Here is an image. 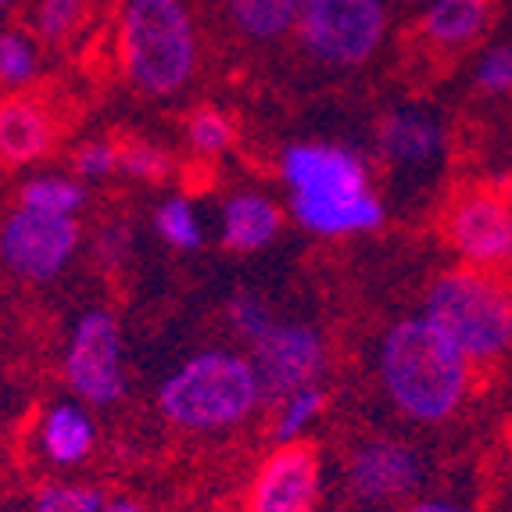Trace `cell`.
<instances>
[{
    "label": "cell",
    "instance_id": "obj_16",
    "mask_svg": "<svg viewBox=\"0 0 512 512\" xmlns=\"http://www.w3.org/2000/svg\"><path fill=\"white\" fill-rule=\"evenodd\" d=\"M54 144V119L36 97L11 94L0 101V165H33Z\"/></svg>",
    "mask_w": 512,
    "mask_h": 512
},
{
    "label": "cell",
    "instance_id": "obj_7",
    "mask_svg": "<svg viewBox=\"0 0 512 512\" xmlns=\"http://www.w3.org/2000/svg\"><path fill=\"white\" fill-rule=\"evenodd\" d=\"M61 376L72 398L90 409H111L126 398V344H122V326L115 312L90 308L72 323L69 344L61 355Z\"/></svg>",
    "mask_w": 512,
    "mask_h": 512
},
{
    "label": "cell",
    "instance_id": "obj_17",
    "mask_svg": "<svg viewBox=\"0 0 512 512\" xmlns=\"http://www.w3.org/2000/svg\"><path fill=\"white\" fill-rule=\"evenodd\" d=\"M491 26V0H434L419 22L423 40L437 51H462Z\"/></svg>",
    "mask_w": 512,
    "mask_h": 512
},
{
    "label": "cell",
    "instance_id": "obj_8",
    "mask_svg": "<svg viewBox=\"0 0 512 512\" xmlns=\"http://www.w3.org/2000/svg\"><path fill=\"white\" fill-rule=\"evenodd\" d=\"M427 462L416 444L391 434L359 437L344 455V491L362 509H391L419 495Z\"/></svg>",
    "mask_w": 512,
    "mask_h": 512
},
{
    "label": "cell",
    "instance_id": "obj_20",
    "mask_svg": "<svg viewBox=\"0 0 512 512\" xmlns=\"http://www.w3.org/2000/svg\"><path fill=\"white\" fill-rule=\"evenodd\" d=\"M18 208L58 219H79L86 208V187L76 176H36L18 190Z\"/></svg>",
    "mask_w": 512,
    "mask_h": 512
},
{
    "label": "cell",
    "instance_id": "obj_19",
    "mask_svg": "<svg viewBox=\"0 0 512 512\" xmlns=\"http://www.w3.org/2000/svg\"><path fill=\"white\" fill-rule=\"evenodd\" d=\"M326 387L323 384H308L301 391L287 394L273 405V419H269V441L273 448H283V444H298L305 441V434L316 427L326 412Z\"/></svg>",
    "mask_w": 512,
    "mask_h": 512
},
{
    "label": "cell",
    "instance_id": "obj_25",
    "mask_svg": "<svg viewBox=\"0 0 512 512\" xmlns=\"http://www.w3.org/2000/svg\"><path fill=\"white\" fill-rule=\"evenodd\" d=\"M187 144L201 158H219L233 147V122L215 108H201L187 119Z\"/></svg>",
    "mask_w": 512,
    "mask_h": 512
},
{
    "label": "cell",
    "instance_id": "obj_5",
    "mask_svg": "<svg viewBox=\"0 0 512 512\" xmlns=\"http://www.w3.org/2000/svg\"><path fill=\"white\" fill-rule=\"evenodd\" d=\"M423 316L473 362L491 366L512 351V291L484 269H444L423 298Z\"/></svg>",
    "mask_w": 512,
    "mask_h": 512
},
{
    "label": "cell",
    "instance_id": "obj_33",
    "mask_svg": "<svg viewBox=\"0 0 512 512\" xmlns=\"http://www.w3.org/2000/svg\"><path fill=\"white\" fill-rule=\"evenodd\" d=\"M4 8H11V0H0V11H4Z\"/></svg>",
    "mask_w": 512,
    "mask_h": 512
},
{
    "label": "cell",
    "instance_id": "obj_18",
    "mask_svg": "<svg viewBox=\"0 0 512 512\" xmlns=\"http://www.w3.org/2000/svg\"><path fill=\"white\" fill-rule=\"evenodd\" d=\"M305 0H226V15L240 36L258 43H273L294 33Z\"/></svg>",
    "mask_w": 512,
    "mask_h": 512
},
{
    "label": "cell",
    "instance_id": "obj_26",
    "mask_svg": "<svg viewBox=\"0 0 512 512\" xmlns=\"http://www.w3.org/2000/svg\"><path fill=\"white\" fill-rule=\"evenodd\" d=\"M119 172H126L129 180L162 183V180H169L172 158H169V151H162L158 144L129 140V144L119 147Z\"/></svg>",
    "mask_w": 512,
    "mask_h": 512
},
{
    "label": "cell",
    "instance_id": "obj_28",
    "mask_svg": "<svg viewBox=\"0 0 512 512\" xmlns=\"http://www.w3.org/2000/svg\"><path fill=\"white\" fill-rule=\"evenodd\" d=\"M473 83L487 97H512V40L495 43L480 54L477 69H473Z\"/></svg>",
    "mask_w": 512,
    "mask_h": 512
},
{
    "label": "cell",
    "instance_id": "obj_2",
    "mask_svg": "<svg viewBox=\"0 0 512 512\" xmlns=\"http://www.w3.org/2000/svg\"><path fill=\"white\" fill-rule=\"evenodd\" d=\"M280 180L291 190V215L316 237H355L384 226L387 208L376 197L359 151L323 140L283 147Z\"/></svg>",
    "mask_w": 512,
    "mask_h": 512
},
{
    "label": "cell",
    "instance_id": "obj_12",
    "mask_svg": "<svg viewBox=\"0 0 512 512\" xmlns=\"http://www.w3.org/2000/svg\"><path fill=\"white\" fill-rule=\"evenodd\" d=\"M323 455L316 444H283L265 455L244 495V512H319Z\"/></svg>",
    "mask_w": 512,
    "mask_h": 512
},
{
    "label": "cell",
    "instance_id": "obj_1",
    "mask_svg": "<svg viewBox=\"0 0 512 512\" xmlns=\"http://www.w3.org/2000/svg\"><path fill=\"white\" fill-rule=\"evenodd\" d=\"M376 384L402 419L441 427L470 398L473 362L427 316H405L380 333Z\"/></svg>",
    "mask_w": 512,
    "mask_h": 512
},
{
    "label": "cell",
    "instance_id": "obj_32",
    "mask_svg": "<svg viewBox=\"0 0 512 512\" xmlns=\"http://www.w3.org/2000/svg\"><path fill=\"white\" fill-rule=\"evenodd\" d=\"M101 512H151V509H147V502H140L137 495H108Z\"/></svg>",
    "mask_w": 512,
    "mask_h": 512
},
{
    "label": "cell",
    "instance_id": "obj_23",
    "mask_svg": "<svg viewBox=\"0 0 512 512\" xmlns=\"http://www.w3.org/2000/svg\"><path fill=\"white\" fill-rule=\"evenodd\" d=\"M40 72V47L22 29H4L0 33V86L22 90Z\"/></svg>",
    "mask_w": 512,
    "mask_h": 512
},
{
    "label": "cell",
    "instance_id": "obj_21",
    "mask_svg": "<svg viewBox=\"0 0 512 512\" xmlns=\"http://www.w3.org/2000/svg\"><path fill=\"white\" fill-rule=\"evenodd\" d=\"M108 491L83 480H47L29 495L26 512H101Z\"/></svg>",
    "mask_w": 512,
    "mask_h": 512
},
{
    "label": "cell",
    "instance_id": "obj_11",
    "mask_svg": "<svg viewBox=\"0 0 512 512\" xmlns=\"http://www.w3.org/2000/svg\"><path fill=\"white\" fill-rule=\"evenodd\" d=\"M248 359L255 366L265 405H276L301 387L323 384L330 351H326V337L316 326L276 323L262 341L251 344Z\"/></svg>",
    "mask_w": 512,
    "mask_h": 512
},
{
    "label": "cell",
    "instance_id": "obj_29",
    "mask_svg": "<svg viewBox=\"0 0 512 512\" xmlns=\"http://www.w3.org/2000/svg\"><path fill=\"white\" fill-rule=\"evenodd\" d=\"M79 15H83V0H36V36L47 43L65 40L79 26Z\"/></svg>",
    "mask_w": 512,
    "mask_h": 512
},
{
    "label": "cell",
    "instance_id": "obj_9",
    "mask_svg": "<svg viewBox=\"0 0 512 512\" xmlns=\"http://www.w3.org/2000/svg\"><path fill=\"white\" fill-rule=\"evenodd\" d=\"M79 219H58L15 208L0 226V262L26 283L58 280L79 251Z\"/></svg>",
    "mask_w": 512,
    "mask_h": 512
},
{
    "label": "cell",
    "instance_id": "obj_30",
    "mask_svg": "<svg viewBox=\"0 0 512 512\" xmlns=\"http://www.w3.org/2000/svg\"><path fill=\"white\" fill-rule=\"evenodd\" d=\"M72 169H76V180H83V183L108 180L111 172H119V144H111V140H90V144H83L76 151Z\"/></svg>",
    "mask_w": 512,
    "mask_h": 512
},
{
    "label": "cell",
    "instance_id": "obj_4",
    "mask_svg": "<svg viewBox=\"0 0 512 512\" xmlns=\"http://www.w3.org/2000/svg\"><path fill=\"white\" fill-rule=\"evenodd\" d=\"M126 79L147 97H176L197 72V29L183 0H126L119 22Z\"/></svg>",
    "mask_w": 512,
    "mask_h": 512
},
{
    "label": "cell",
    "instance_id": "obj_27",
    "mask_svg": "<svg viewBox=\"0 0 512 512\" xmlns=\"http://www.w3.org/2000/svg\"><path fill=\"white\" fill-rule=\"evenodd\" d=\"M90 255H94L101 273L119 276L129 265V258H133V230H129V222H104L101 230H97L94 244H90Z\"/></svg>",
    "mask_w": 512,
    "mask_h": 512
},
{
    "label": "cell",
    "instance_id": "obj_15",
    "mask_svg": "<svg viewBox=\"0 0 512 512\" xmlns=\"http://www.w3.org/2000/svg\"><path fill=\"white\" fill-rule=\"evenodd\" d=\"M283 226V212L273 197L258 190H237L222 201L219 212V240L233 255H255L269 248Z\"/></svg>",
    "mask_w": 512,
    "mask_h": 512
},
{
    "label": "cell",
    "instance_id": "obj_22",
    "mask_svg": "<svg viewBox=\"0 0 512 512\" xmlns=\"http://www.w3.org/2000/svg\"><path fill=\"white\" fill-rule=\"evenodd\" d=\"M154 233L176 251H197L205 244V230L197 219L190 197H165L162 205L154 208Z\"/></svg>",
    "mask_w": 512,
    "mask_h": 512
},
{
    "label": "cell",
    "instance_id": "obj_3",
    "mask_svg": "<svg viewBox=\"0 0 512 512\" xmlns=\"http://www.w3.org/2000/svg\"><path fill=\"white\" fill-rule=\"evenodd\" d=\"M265 405L255 366L233 348L194 351L154 391V409L183 434H230Z\"/></svg>",
    "mask_w": 512,
    "mask_h": 512
},
{
    "label": "cell",
    "instance_id": "obj_24",
    "mask_svg": "<svg viewBox=\"0 0 512 512\" xmlns=\"http://www.w3.org/2000/svg\"><path fill=\"white\" fill-rule=\"evenodd\" d=\"M226 323L230 330L237 333L240 341H248V348L255 341H262L265 333L273 330L276 319H273V308L262 294L255 291H237L230 301H226Z\"/></svg>",
    "mask_w": 512,
    "mask_h": 512
},
{
    "label": "cell",
    "instance_id": "obj_14",
    "mask_svg": "<svg viewBox=\"0 0 512 512\" xmlns=\"http://www.w3.org/2000/svg\"><path fill=\"white\" fill-rule=\"evenodd\" d=\"M94 409L79 398H58L36 419V452L54 470H76L97 452Z\"/></svg>",
    "mask_w": 512,
    "mask_h": 512
},
{
    "label": "cell",
    "instance_id": "obj_10",
    "mask_svg": "<svg viewBox=\"0 0 512 512\" xmlns=\"http://www.w3.org/2000/svg\"><path fill=\"white\" fill-rule=\"evenodd\" d=\"M444 237L462 265L498 273L512 265V201L491 187L466 190L444 215Z\"/></svg>",
    "mask_w": 512,
    "mask_h": 512
},
{
    "label": "cell",
    "instance_id": "obj_31",
    "mask_svg": "<svg viewBox=\"0 0 512 512\" xmlns=\"http://www.w3.org/2000/svg\"><path fill=\"white\" fill-rule=\"evenodd\" d=\"M398 512H473V509L470 505H462L459 498H448V495H416Z\"/></svg>",
    "mask_w": 512,
    "mask_h": 512
},
{
    "label": "cell",
    "instance_id": "obj_6",
    "mask_svg": "<svg viewBox=\"0 0 512 512\" xmlns=\"http://www.w3.org/2000/svg\"><path fill=\"white\" fill-rule=\"evenodd\" d=\"M294 33L330 69H359L384 47L387 8L384 0H305Z\"/></svg>",
    "mask_w": 512,
    "mask_h": 512
},
{
    "label": "cell",
    "instance_id": "obj_34",
    "mask_svg": "<svg viewBox=\"0 0 512 512\" xmlns=\"http://www.w3.org/2000/svg\"><path fill=\"white\" fill-rule=\"evenodd\" d=\"M423 4H434V0H423Z\"/></svg>",
    "mask_w": 512,
    "mask_h": 512
},
{
    "label": "cell",
    "instance_id": "obj_13",
    "mask_svg": "<svg viewBox=\"0 0 512 512\" xmlns=\"http://www.w3.org/2000/svg\"><path fill=\"white\" fill-rule=\"evenodd\" d=\"M373 147L391 172H430L441 165L448 133L430 108H391L376 122Z\"/></svg>",
    "mask_w": 512,
    "mask_h": 512
}]
</instances>
